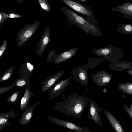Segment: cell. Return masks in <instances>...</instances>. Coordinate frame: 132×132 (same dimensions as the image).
<instances>
[{
  "label": "cell",
  "instance_id": "7",
  "mask_svg": "<svg viewBox=\"0 0 132 132\" xmlns=\"http://www.w3.org/2000/svg\"><path fill=\"white\" fill-rule=\"evenodd\" d=\"M90 103L88 110V118L90 120H93L98 126L102 128V126L101 112L102 108H100L98 105L92 99L90 100Z\"/></svg>",
  "mask_w": 132,
  "mask_h": 132
},
{
  "label": "cell",
  "instance_id": "37",
  "mask_svg": "<svg viewBox=\"0 0 132 132\" xmlns=\"http://www.w3.org/2000/svg\"><path fill=\"white\" fill-rule=\"evenodd\" d=\"M130 108L132 110V104L130 105Z\"/></svg>",
  "mask_w": 132,
  "mask_h": 132
},
{
  "label": "cell",
  "instance_id": "28",
  "mask_svg": "<svg viewBox=\"0 0 132 132\" xmlns=\"http://www.w3.org/2000/svg\"><path fill=\"white\" fill-rule=\"evenodd\" d=\"M58 55L56 54V50L54 49L50 52L47 57V61L48 62H54L56 59Z\"/></svg>",
  "mask_w": 132,
  "mask_h": 132
},
{
  "label": "cell",
  "instance_id": "5",
  "mask_svg": "<svg viewBox=\"0 0 132 132\" xmlns=\"http://www.w3.org/2000/svg\"><path fill=\"white\" fill-rule=\"evenodd\" d=\"M48 118L51 122L56 125L77 132H92L86 125H85L84 127H82L72 122L52 116H48Z\"/></svg>",
  "mask_w": 132,
  "mask_h": 132
},
{
  "label": "cell",
  "instance_id": "16",
  "mask_svg": "<svg viewBox=\"0 0 132 132\" xmlns=\"http://www.w3.org/2000/svg\"><path fill=\"white\" fill-rule=\"evenodd\" d=\"M79 49V47H74L58 55L57 57L53 62L55 64L62 63L73 57Z\"/></svg>",
  "mask_w": 132,
  "mask_h": 132
},
{
  "label": "cell",
  "instance_id": "29",
  "mask_svg": "<svg viewBox=\"0 0 132 132\" xmlns=\"http://www.w3.org/2000/svg\"><path fill=\"white\" fill-rule=\"evenodd\" d=\"M7 42L6 40H5L0 47V58L2 57L3 56L7 47Z\"/></svg>",
  "mask_w": 132,
  "mask_h": 132
},
{
  "label": "cell",
  "instance_id": "14",
  "mask_svg": "<svg viewBox=\"0 0 132 132\" xmlns=\"http://www.w3.org/2000/svg\"><path fill=\"white\" fill-rule=\"evenodd\" d=\"M110 62L109 67L113 71H122L132 68V62L128 61H120L118 60Z\"/></svg>",
  "mask_w": 132,
  "mask_h": 132
},
{
  "label": "cell",
  "instance_id": "32",
  "mask_svg": "<svg viewBox=\"0 0 132 132\" xmlns=\"http://www.w3.org/2000/svg\"><path fill=\"white\" fill-rule=\"evenodd\" d=\"M123 107L127 114L132 120V110L126 104H124Z\"/></svg>",
  "mask_w": 132,
  "mask_h": 132
},
{
  "label": "cell",
  "instance_id": "12",
  "mask_svg": "<svg viewBox=\"0 0 132 132\" xmlns=\"http://www.w3.org/2000/svg\"><path fill=\"white\" fill-rule=\"evenodd\" d=\"M111 10L113 11L122 14V16L128 19H132V3L128 2L123 3L121 5L115 7H111Z\"/></svg>",
  "mask_w": 132,
  "mask_h": 132
},
{
  "label": "cell",
  "instance_id": "34",
  "mask_svg": "<svg viewBox=\"0 0 132 132\" xmlns=\"http://www.w3.org/2000/svg\"><path fill=\"white\" fill-rule=\"evenodd\" d=\"M127 73L128 75L132 76V68H130L128 70Z\"/></svg>",
  "mask_w": 132,
  "mask_h": 132
},
{
  "label": "cell",
  "instance_id": "35",
  "mask_svg": "<svg viewBox=\"0 0 132 132\" xmlns=\"http://www.w3.org/2000/svg\"><path fill=\"white\" fill-rule=\"evenodd\" d=\"M17 2L19 3H21L24 2L25 1V0H15Z\"/></svg>",
  "mask_w": 132,
  "mask_h": 132
},
{
  "label": "cell",
  "instance_id": "23",
  "mask_svg": "<svg viewBox=\"0 0 132 132\" xmlns=\"http://www.w3.org/2000/svg\"><path fill=\"white\" fill-rule=\"evenodd\" d=\"M87 59L88 60V62L85 65L88 69L92 70H93L101 62L108 60L105 58Z\"/></svg>",
  "mask_w": 132,
  "mask_h": 132
},
{
  "label": "cell",
  "instance_id": "13",
  "mask_svg": "<svg viewBox=\"0 0 132 132\" xmlns=\"http://www.w3.org/2000/svg\"><path fill=\"white\" fill-rule=\"evenodd\" d=\"M39 104V102H38L30 105L28 109L23 112L19 120L20 125H26L30 124V120L34 115L33 111Z\"/></svg>",
  "mask_w": 132,
  "mask_h": 132
},
{
  "label": "cell",
  "instance_id": "11",
  "mask_svg": "<svg viewBox=\"0 0 132 132\" xmlns=\"http://www.w3.org/2000/svg\"><path fill=\"white\" fill-rule=\"evenodd\" d=\"M65 71L60 70L48 78L41 81L42 85L41 88L43 93L50 89L52 86L61 78Z\"/></svg>",
  "mask_w": 132,
  "mask_h": 132
},
{
  "label": "cell",
  "instance_id": "20",
  "mask_svg": "<svg viewBox=\"0 0 132 132\" xmlns=\"http://www.w3.org/2000/svg\"><path fill=\"white\" fill-rule=\"evenodd\" d=\"M18 113L14 114L13 111H7L0 114V130L5 127H9L11 126L9 123V119L13 118L17 116Z\"/></svg>",
  "mask_w": 132,
  "mask_h": 132
},
{
  "label": "cell",
  "instance_id": "18",
  "mask_svg": "<svg viewBox=\"0 0 132 132\" xmlns=\"http://www.w3.org/2000/svg\"><path fill=\"white\" fill-rule=\"evenodd\" d=\"M104 112L108 120L115 131L125 132L122 126L114 115L106 109H104Z\"/></svg>",
  "mask_w": 132,
  "mask_h": 132
},
{
  "label": "cell",
  "instance_id": "6",
  "mask_svg": "<svg viewBox=\"0 0 132 132\" xmlns=\"http://www.w3.org/2000/svg\"><path fill=\"white\" fill-rule=\"evenodd\" d=\"M88 69L85 64L80 65L77 68H75L71 71L73 75L72 80L80 84L85 88L88 85V80L87 72Z\"/></svg>",
  "mask_w": 132,
  "mask_h": 132
},
{
  "label": "cell",
  "instance_id": "31",
  "mask_svg": "<svg viewBox=\"0 0 132 132\" xmlns=\"http://www.w3.org/2000/svg\"><path fill=\"white\" fill-rule=\"evenodd\" d=\"M7 14L1 11L0 12V26H1L8 18Z\"/></svg>",
  "mask_w": 132,
  "mask_h": 132
},
{
  "label": "cell",
  "instance_id": "17",
  "mask_svg": "<svg viewBox=\"0 0 132 132\" xmlns=\"http://www.w3.org/2000/svg\"><path fill=\"white\" fill-rule=\"evenodd\" d=\"M26 88L23 96L21 98L20 102V110L23 111L29 108L30 105L29 104L30 100L34 97V94L30 89V85Z\"/></svg>",
  "mask_w": 132,
  "mask_h": 132
},
{
  "label": "cell",
  "instance_id": "27",
  "mask_svg": "<svg viewBox=\"0 0 132 132\" xmlns=\"http://www.w3.org/2000/svg\"><path fill=\"white\" fill-rule=\"evenodd\" d=\"M43 10L46 12L50 11L51 7L47 0H37Z\"/></svg>",
  "mask_w": 132,
  "mask_h": 132
},
{
  "label": "cell",
  "instance_id": "10",
  "mask_svg": "<svg viewBox=\"0 0 132 132\" xmlns=\"http://www.w3.org/2000/svg\"><path fill=\"white\" fill-rule=\"evenodd\" d=\"M50 28H45L40 39L37 44L35 50L36 55L40 57L43 55L48 45L51 40L50 38Z\"/></svg>",
  "mask_w": 132,
  "mask_h": 132
},
{
  "label": "cell",
  "instance_id": "1",
  "mask_svg": "<svg viewBox=\"0 0 132 132\" xmlns=\"http://www.w3.org/2000/svg\"><path fill=\"white\" fill-rule=\"evenodd\" d=\"M61 101L53 106L54 108L68 117L79 119L87 106L90 98L75 92L68 96L63 95Z\"/></svg>",
  "mask_w": 132,
  "mask_h": 132
},
{
  "label": "cell",
  "instance_id": "30",
  "mask_svg": "<svg viewBox=\"0 0 132 132\" xmlns=\"http://www.w3.org/2000/svg\"><path fill=\"white\" fill-rule=\"evenodd\" d=\"M14 86L12 85L7 87L2 86L0 88V95H2L12 89Z\"/></svg>",
  "mask_w": 132,
  "mask_h": 132
},
{
  "label": "cell",
  "instance_id": "33",
  "mask_svg": "<svg viewBox=\"0 0 132 132\" xmlns=\"http://www.w3.org/2000/svg\"><path fill=\"white\" fill-rule=\"evenodd\" d=\"M7 16L8 18H16L22 17L23 16V15L16 13H12L7 14Z\"/></svg>",
  "mask_w": 132,
  "mask_h": 132
},
{
  "label": "cell",
  "instance_id": "36",
  "mask_svg": "<svg viewBox=\"0 0 132 132\" xmlns=\"http://www.w3.org/2000/svg\"><path fill=\"white\" fill-rule=\"evenodd\" d=\"M103 92L104 93H105L107 92V89L106 88H105L104 89Z\"/></svg>",
  "mask_w": 132,
  "mask_h": 132
},
{
  "label": "cell",
  "instance_id": "22",
  "mask_svg": "<svg viewBox=\"0 0 132 132\" xmlns=\"http://www.w3.org/2000/svg\"><path fill=\"white\" fill-rule=\"evenodd\" d=\"M118 26L116 30L124 34H132V24H117Z\"/></svg>",
  "mask_w": 132,
  "mask_h": 132
},
{
  "label": "cell",
  "instance_id": "15",
  "mask_svg": "<svg viewBox=\"0 0 132 132\" xmlns=\"http://www.w3.org/2000/svg\"><path fill=\"white\" fill-rule=\"evenodd\" d=\"M34 65L27 61H24L22 64L19 69V78L30 77L34 73Z\"/></svg>",
  "mask_w": 132,
  "mask_h": 132
},
{
  "label": "cell",
  "instance_id": "3",
  "mask_svg": "<svg viewBox=\"0 0 132 132\" xmlns=\"http://www.w3.org/2000/svg\"><path fill=\"white\" fill-rule=\"evenodd\" d=\"M94 54L108 59L107 61H116L123 57L124 52L116 46L112 45L110 43L107 47H101L98 49L93 48L92 51Z\"/></svg>",
  "mask_w": 132,
  "mask_h": 132
},
{
  "label": "cell",
  "instance_id": "4",
  "mask_svg": "<svg viewBox=\"0 0 132 132\" xmlns=\"http://www.w3.org/2000/svg\"><path fill=\"white\" fill-rule=\"evenodd\" d=\"M40 24V21H35L32 24L24 25L16 34L18 37L16 38V42H18L17 46L20 47L24 45L35 33Z\"/></svg>",
  "mask_w": 132,
  "mask_h": 132
},
{
  "label": "cell",
  "instance_id": "19",
  "mask_svg": "<svg viewBox=\"0 0 132 132\" xmlns=\"http://www.w3.org/2000/svg\"><path fill=\"white\" fill-rule=\"evenodd\" d=\"M66 5L76 11L88 16H91L92 14L85 6L79 3L71 0H62Z\"/></svg>",
  "mask_w": 132,
  "mask_h": 132
},
{
  "label": "cell",
  "instance_id": "2",
  "mask_svg": "<svg viewBox=\"0 0 132 132\" xmlns=\"http://www.w3.org/2000/svg\"><path fill=\"white\" fill-rule=\"evenodd\" d=\"M67 17L72 22V23L88 34L98 37L102 35L99 28L97 27L71 10L67 9L65 11Z\"/></svg>",
  "mask_w": 132,
  "mask_h": 132
},
{
  "label": "cell",
  "instance_id": "24",
  "mask_svg": "<svg viewBox=\"0 0 132 132\" xmlns=\"http://www.w3.org/2000/svg\"><path fill=\"white\" fill-rule=\"evenodd\" d=\"M29 77L18 78L15 80L12 84L17 88H25L29 85Z\"/></svg>",
  "mask_w": 132,
  "mask_h": 132
},
{
  "label": "cell",
  "instance_id": "8",
  "mask_svg": "<svg viewBox=\"0 0 132 132\" xmlns=\"http://www.w3.org/2000/svg\"><path fill=\"white\" fill-rule=\"evenodd\" d=\"M72 76L64 80L56 82L50 89L49 95V100L53 99L60 95L64 91L66 87L69 85Z\"/></svg>",
  "mask_w": 132,
  "mask_h": 132
},
{
  "label": "cell",
  "instance_id": "25",
  "mask_svg": "<svg viewBox=\"0 0 132 132\" xmlns=\"http://www.w3.org/2000/svg\"><path fill=\"white\" fill-rule=\"evenodd\" d=\"M11 66L5 71L0 77V82H3L9 79L11 77L15 68Z\"/></svg>",
  "mask_w": 132,
  "mask_h": 132
},
{
  "label": "cell",
  "instance_id": "9",
  "mask_svg": "<svg viewBox=\"0 0 132 132\" xmlns=\"http://www.w3.org/2000/svg\"><path fill=\"white\" fill-rule=\"evenodd\" d=\"M90 76L93 81L97 86L103 87L106 86L113 77L112 73H109L104 70H100Z\"/></svg>",
  "mask_w": 132,
  "mask_h": 132
},
{
  "label": "cell",
  "instance_id": "21",
  "mask_svg": "<svg viewBox=\"0 0 132 132\" xmlns=\"http://www.w3.org/2000/svg\"><path fill=\"white\" fill-rule=\"evenodd\" d=\"M118 89L123 94L132 95V82L119 83L117 85Z\"/></svg>",
  "mask_w": 132,
  "mask_h": 132
},
{
  "label": "cell",
  "instance_id": "26",
  "mask_svg": "<svg viewBox=\"0 0 132 132\" xmlns=\"http://www.w3.org/2000/svg\"><path fill=\"white\" fill-rule=\"evenodd\" d=\"M20 93L19 91H16L9 96L6 100L7 102H11L14 105L16 104L18 101Z\"/></svg>",
  "mask_w": 132,
  "mask_h": 132
}]
</instances>
